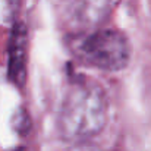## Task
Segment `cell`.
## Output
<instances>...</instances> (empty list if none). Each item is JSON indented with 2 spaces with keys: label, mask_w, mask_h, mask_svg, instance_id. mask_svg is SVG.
I'll use <instances>...</instances> for the list:
<instances>
[{
  "label": "cell",
  "mask_w": 151,
  "mask_h": 151,
  "mask_svg": "<svg viewBox=\"0 0 151 151\" xmlns=\"http://www.w3.org/2000/svg\"><path fill=\"white\" fill-rule=\"evenodd\" d=\"M12 126L19 135H27L32 126L31 117L25 109H19L12 117Z\"/></svg>",
  "instance_id": "5b68a950"
},
{
  "label": "cell",
  "mask_w": 151,
  "mask_h": 151,
  "mask_svg": "<svg viewBox=\"0 0 151 151\" xmlns=\"http://www.w3.org/2000/svg\"><path fill=\"white\" fill-rule=\"evenodd\" d=\"M73 51L88 66L117 72L128 66L131 44L123 32L113 28H99L76 38Z\"/></svg>",
  "instance_id": "7a4b0ae2"
},
{
  "label": "cell",
  "mask_w": 151,
  "mask_h": 151,
  "mask_svg": "<svg viewBox=\"0 0 151 151\" xmlns=\"http://www.w3.org/2000/svg\"><path fill=\"white\" fill-rule=\"evenodd\" d=\"M109 104L104 90L94 81L72 82L63 97L57 129L66 141L84 142L99 135L106 126Z\"/></svg>",
  "instance_id": "6da1fadb"
},
{
  "label": "cell",
  "mask_w": 151,
  "mask_h": 151,
  "mask_svg": "<svg viewBox=\"0 0 151 151\" xmlns=\"http://www.w3.org/2000/svg\"><path fill=\"white\" fill-rule=\"evenodd\" d=\"M110 10L111 0H63L62 3L65 24L79 35L99 29L109 18Z\"/></svg>",
  "instance_id": "3957f363"
},
{
  "label": "cell",
  "mask_w": 151,
  "mask_h": 151,
  "mask_svg": "<svg viewBox=\"0 0 151 151\" xmlns=\"http://www.w3.org/2000/svg\"><path fill=\"white\" fill-rule=\"evenodd\" d=\"M27 62H28V32L22 22L13 25L9 50H7V78L9 81L22 88L27 81Z\"/></svg>",
  "instance_id": "277c9868"
},
{
  "label": "cell",
  "mask_w": 151,
  "mask_h": 151,
  "mask_svg": "<svg viewBox=\"0 0 151 151\" xmlns=\"http://www.w3.org/2000/svg\"><path fill=\"white\" fill-rule=\"evenodd\" d=\"M10 151H27L24 147H18V148H13V150H10Z\"/></svg>",
  "instance_id": "8992f818"
}]
</instances>
